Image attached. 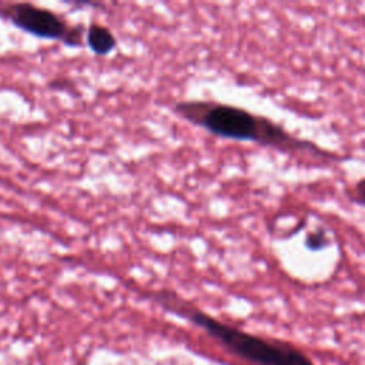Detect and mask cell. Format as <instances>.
<instances>
[{
	"instance_id": "obj_6",
	"label": "cell",
	"mask_w": 365,
	"mask_h": 365,
	"mask_svg": "<svg viewBox=\"0 0 365 365\" xmlns=\"http://www.w3.org/2000/svg\"><path fill=\"white\" fill-rule=\"evenodd\" d=\"M325 244H328L327 241V237L319 231L317 235H309L308 237V242L307 245L311 248V250H319L322 248Z\"/></svg>"
},
{
	"instance_id": "obj_4",
	"label": "cell",
	"mask_w": 365,
	"mask_h": 365,
	"mask_svg": "<svg viewBox=\"0 0 365 365\" xmlns=\"http://www.w3.org/2000/svg\"><path fill=\"white\" fill-rule=\"evenodd\" d=\"M86 41L91 48V51L100 56H106L111 53L117 46V40L113 31L98 23H93L87 27Z\"/></svg>"
},
{
	"instance_id": "obj_1",
	"label": "cell",
	"mask_w": 365,
	"mask_h": 365,
	"mask_svg": "<svg viewBox=\"0 0 365 365\" xmlns=\"http://www.w3.org/2000/svg\"><path fill=\"white\" fill-rule=\"evenodd\" d=\"M173 110L181 118L224 138L250 141L282 153L335 158L332 153L291 134L281 124L237 106L212 100H185L175 103Z\"/></svg>"
},
{
	"instance_id": "obj_5",
	"label": "cell",
	"mask_w": 365,
	"mask_h": 365,
	"mask_svg": "<svg viewBox=\"0 0 365 365\" xmlns=\"http://www.w3.org/2000/svg\"><path fill=\"white\" fill-rule=\"evenodd\" d=\"M352 200L365 205V178H361L352 190Z\"/></svg>"
},
{
	"instance_id": "obj_2",
	"label": "cell",
	"mask_w": 365,
	"mask_h": 365,
	"mask_svg": "<svg viewBox=\"0 0 365 365\" xmlns=\"http://www.w3.org/2000/svg\"><path fill=\"white\" fill-rule=\"evenodd\" d=\"M155 298L170 309L190 318L197 325L202 327L212 336L220 339L235 354L247 358L258 365H314L312 361L299 349L278 341L265 339L252 335L237 327L225 324L204 311L187 304L175 294L163 291L155 294Z\"/></svg>"
},
{
	"instance_id": "obj_3",
	"label": "cell",
	"mask_w": 365,
	"mask_h": 365,
	"mask_svg": "<svg viewBox=\"0 0 365 365\" xmlns=\"http://www.w3.org/2000/svg\"><path fill=\"white\" fill-rule=\"evenodd\" d=\"M0 16L16 27L30 34L63 41L70 47L81 46L84 30L81 26H70L63 17L48 9L31 3H10L0 9Z\"/></svg>"
}]
</instances>
